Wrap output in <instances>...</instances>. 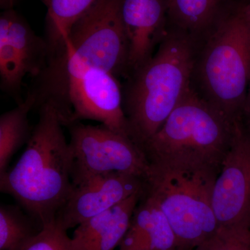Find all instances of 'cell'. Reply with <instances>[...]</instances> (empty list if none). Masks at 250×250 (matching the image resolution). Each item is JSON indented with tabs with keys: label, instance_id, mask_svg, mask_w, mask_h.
Wrapping results in <instances>:
<instances>
[{
	"label": "cell",
	"instance_id": "1",
	"mask_svg": "<svg viewBox=\"0 0 250 250\" xmlns=\"http://www.w3.org/2000/svg\"><path fill=\"white\" fill-rule=\"evenodd\" d=\"M16 165L0 176L1 191L16 199L41 228L56 219L72 188L73 154L62 118L49 102Z\"/></svg>",
	"mask_w": 250,
	"mask_h": 250
},
{
	"label": "cell",
	"instance_id": "2",
	"mask_svg": "<svg viewBox=\"0 0 250 250\" xmlns=\"http://www.w3.org/2000/svg\"><path fill=\"white\" fill-rule=\"evenodd\" d=\"M195 41L179 29L166 33L154 55L122 85L131 138L142 149L191 88Z\"/></svg>",
	"mask_w": 250,
	"mask_h": 250
},
{
	"label": "cell",
	"instance_id": "3",
	"mask_svg": "<svg viewBox=\"0 0 250 250\" xmlns=\"http://www.w3.org/2000/svg\"><path fill=\"white\" fill-rule=\"evenodd\" d=\"M234 122L191 86L143 149L157 167L220 173Z\"/></svg>",
	"mask_w": 250,
	"mask_h": 250
},
{
	"label": "cell",
	"instance_id": "4",
	"mask_svg": "<svg viewBox=\"0 0 250 250\" xmlns=\"http://www.w3.org/2000/svg\"><path fill=\"white\" fill-rule=\"evenodd\" d=\"M34 79L31 90L37 96L36 106L45 102L52 103L65 127L90 120L131 138L123 108V88L114 75L79 63L66 50L49 59Z\"/></svg>",
	"mask_w": 250,
	"mask_h": 250
},
{
	"label": "cell",
	"instance_id": "5",
	"mask_svg": "<svg viewBox=\"0 0 250 250\" xmlns=\"http://www.w3.org/2000/svg\"><path fill=\"white\" fill-rule=\"evenodd\" d=\"M194 75L202 98L231 121L241 118L250 83V22L241 10L212 31Z\"/></svg>",
	"mask_w": 250,
	"mask_h": 250
},
{
	"label": "cell",
	"instance_id": "6",
	"mask_svg": "<svg viewBox=\"0 0 250 250\" xmlns=\"http://www.w3.org/2000/svg\"><path fill=\"white\" fill-rule=\"evenodd\" d=\"M218 172L180 171L149 164L146 192L168 220L179 250H195L220 229L213 206Z\"/></svg>",
	"mask_w": 250,
	"mask_h": 250
},
{
	"label": "cell",
	"instance_id": "7",
	"mask_svg": "<svg viewBox=\"0 0 250 250\" xmlns=\"http://www.w3.org/2000/svg\"><path fill=\"white\" fill-rule=\"evenodd\" d=\"M121 8L122 0H98L74 23L65 39L73 60L118 79L129 75V41Z\"/></svg>",
	"mask_w": 250,
	"mask_h": 250
},
{
	"label": "cell",
	"instance_id": "8",
	"mask_svg": "<svg viewBox=\"0 0 250 250\" xmlns=\"http://www.w3.org/2000/svg\"><path fill=\"white\" fill-rule=\"evenodd\" d=\"M73 154L72 183L99 174L121 172L146 179L149 162L142 148L103 125L79 123L67 126Z\"/></svg>",
	"mask_w": 250,
	"mask_h": 250
},
{
	"label": "cell",
	"instance_id": "9",
	"mask_svg": "<svg viewBox=\"0 0 250 250\" xmlns=\"http://www.w3.org/2000/svg\"><path fill=\"white\" fill-rule=\"evenodd\" d=\"M49 55L45 38L38 36L14 9L0 16V88L22 103V85L27 75L36 78L44 70Z\"/></svg>",
	"mask_w": 250,
	"mask_h": 250
},
{
	"label": "cell",
	"instance_id": "10",
	"mask_svg": "<svg viewBox=\"0 0 250 250\" xmlns=\"http://www.w3.org/2000/svg\"><path fill=\"white\" fill-rule=\"evenodd\" d=\"M213 206L220 228L250 221V127L241 117L214 185Z\"/></svg>",
	"mask_w": 250,
	"mask_h": 250
},
{
	"label": "cell",
	"instance_id": "11",
	"mask_svg": "<svg viewBox=\"0 0 250 250\" xmlns=\"http://www.w3.org/2000/svg\"><path fill=\"white\" fill-rule=\"evenodd\" d=\"M145 179L133 174H99L72 184L71 192L56 219L64 229L80 224L111 209L134 194L144 191Z\"/></svg>",
	"mask_w": 250,
	"mask_h": 250
},
{
	"label": "cell",
	"instance_id": "12",
	"mask_svg": "<svg viewBox=\"0 0 250 250\" xmlns=\"http://www.w3.org/2000/svg\"><path fill=\"white\" fill-rule=\"evenodd\" d=\"M121 10L129 41V75L151 59L167 33V0H122Z\"/></svg>",
	"mask_w": 250,
	"mask_h": 250
},
{
	"label": "cell",
	"instance_id": "13",
	"mask_svg": "<svg viewBox=\"0 0 250 250\" xmlns=\"http://www.w3.org/2000/svg\"><path fill=\"white\" fill-rule=\"evenodd\" d=\"M144 191L78 225L71 238L74 250H114L119 247Z\"/></svg>",
	"mask_w": 250,
	"mask_h": 250
},
{
	"label": "cell",
	"instance_id": "14",
	"mask_svg": "<svg viewBox=\"0 0 250 250\" xmlns=\"http://www.w3.org/2000/svg\"><path fill=\"white\" fill-rule=\"evenodd\" d=\"M119 250H179L177 237L168 220L146 189Z\"/></svg>",
	"mask_w": 250,
	"mask_h": 250
},
{
	"label": "cell",
	"instance_id": "15",
	"mask_svg": "<svg viewBox=\"0 0 250 250\" xmlns=\"http://www.w3.org/2000/svg\"><path fill=\"white\" fill-rule=\"evenodd\" d=\"M37 104V96L29 89L26 98L17 106L0 116V176L7 171L13 155L30 139L29 112Z\"/></svg>",
	"mask_w": 250,
	"mask_h": 250
},
{
	"label": "cell",
	"instance_id": "16",
	"mask_svg": "<svg viewBox=\"0 0 250 250\" xmlns=\"http://www.w3.org/2000/svg\"><path fill=\"white\" fill-rule=\"evenodd\" d=\"M98 0H43L47 7L45 40L49 57L62 53L66 48L67 34L74 23Z\"/></svg>",
	"mask_w": 250,
	"mask_h": 250
},
{
	"label": "cell",
	"instance_id": "17",
	"mask_svg": "<svg viewBox=\"0 0 250 250\" xmlns=\"http://www.w3.org/2000/svg\"><path fill=\"white\" fill-rule=\"evenodd\" d=\"M220 0H167V11L179 30L194 39L213 22Z\"/></svg>",
	"mask_w": 250,
	"mask_h": 250
},
{
	"label": "cell",
	"instance_id": "18",
	"mask_svg": "<svg viewBox=\"0 0 250 250\" xmlns=\"http://www.w3.org/2000/svg\"><path fill=\"white\" fill-rule=\"evenodd\" d=\"M31 219L19 207L1 205L0 207V250H22L35 236Z\"/></svg>",
	"mask_w": 250,
	"mask_h": 250
},
{
	"label": "cell",
	"instance_id": "19",
	"mask_svg": "<svg viewBox=\"0 0 250 250\" xmlns=\"http://www.w3.org/2000/svg\"><path fill=\"white\" fill-rule=\"evenodd\" d=\"M195 250H250V221L220 228Z\"/></svg>",
	"mask_w": 250,
	"mask_h": 250
},
{
	"label": "cell",
	"instance_id": "20",
	"mask_svg": "<svg viewBox=\"0 0 250 250\" xmlns=\"http://www.w3.org/2000/svg\"><path fill=\"white\" fill-rule=\"evenodd\" d=\"M22 250H74L71 238L57 219L41 227Z\"/></svg>",
	"mask_w": 250,
	"mask_h": 250
},
{
	"label": "cell",
	"instance_id": "21",
	"mask_svg": "<svg viewBox=\"0 0 250 250\" xmlns=\"http://www.w3.org/2000/svg\"><path fill=\"white\" fill-rule=\"evenodd\" d=\"M243 122L250 127V83L241 115Z\"/></svg>",
	"mask_w": 250,
	"mask_h": 250
},
{
	"label": "cell",
	"instance_id": "22",
	"mask_svg": "<svg viewBox=\"0 0 250 250\" xmlns=\"http://www.w3.org/2000/svg\"><path fill=\"white\" fill-rule=\"evenodd\" d=\"M16 0H0L1 7L4 10L13 9Z\"/></svg>",
	"mask_w": 250,
	"mask_h": 250
},
{
	"label": "cell",
	"instance_id": "23",
	"mask_svg": "<svg viewBox=\"0 0 250 250\" xmlns=\"http://www.w3.org/2000/svg\"><path fill=\"white\" fill-rule=\"evenodd\" d=\"M242 12L245 15V16L248 18V21L250 22V1L248 4L246 5L243 9H241Z\"/></svg>",
	"mask_w": 250,
	"mask_h": 250
}]
</instances>
